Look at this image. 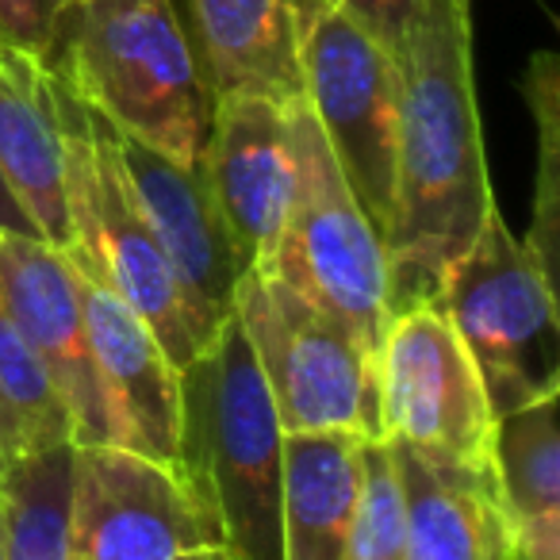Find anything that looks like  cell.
Instances as JSON below:
<instances>
[{"label":"cell","instance_id":"1","mask_svg":"<svg viewBox=\"0 0 560 560\" xmlns=\"http://www.w3.org/2000/svg\"><path fill=\"white\" fill-rule=\"evenodd\" d=\"M396 70V208L384 231L392 315L434 304L495 208L476 108L472 0H422Z\"/></svg>","mask_w":560,"mask_h":560},{"label":"cell","instance_id":"2","mask_svg":"<svg viewBox=\"0 0 560 560\" xmlns=\"http://www.w3.org/2000/svg\"><path fill=\"white\" fill-rule=\"evenodd\" d=\"M43 66L116 135L203 158L211 96L173 0H70Z\"/></svg>","mask_w":560,"mask_h":560},{"label":"cell","instance_id":"3","mask_svg":"<svg viewBox=\"0 0 560 560\" xmlns=\"http://www.w3.org/2000/svg\"><path fill=\"white\" fill-rule=\"evenodd\" d=\"M180 472L231 560H280L284 430L238 319L180 369Z\"/></svg>","mask_w":560,"mask_h":560},{"label":"cell","instance_id":"4","mask_svg":"<svg viewBox=\"0 0 560 560\" xmlns=\"http://www.w3.org/2000/svg\"><path fill=\"white\" fill-rule=\"evenodd\" d=\"M55 89L66 135V203H70L73 226V246L66 249V257L85 277L116 292L154 330L165 358L180 373L200 358L203 342L188 319L177 277L119 165L116 131L96 112H89L58 78Z\"/></svg>","mask_w":560,"mask_h":560},{"label":"cell","instance_id":"5","mask_svg":"<svg viewBox=\"0 0 560 560\" xmlns=\"http://www.w3.org/2000/svg\"><path fill=\"white\" fill-rule=\"evenodd\" d=\"M465 342L491 419L560 396V319L552 277L514 238L499 208L445 277L434 300Z\"/></svg>","mask_w":560,"mask_h":560},{"label":"cell","instance_id":"6","mask_svg":"<svg viewBox=\"0 0 560 560\" xmlns=\"http://www.w3.org/2000/svg\"><path fill=\"white\" fill-rule=\"evenodd\" d=\"M289 127L296 150V192L269 269L342 319L376 358L392 323L384 238L346 185L304 101L289 104Z\"/></svg>","mask_w":560,"mask_h":560},{"label":"cell","instance_id":"7","mask_svg":"<svg viewBox=\"0 0 560 560\" xmlns=\"http://www.w3.org/2000/svg\"><path fill=\"white\" fill-rule=\"evenodd\" d=\"M234 319L246 335L284 434L376 430L373 353L358 335L296 292L272 269H246L234 289Z\"/></svg>","mask_w":560,"mask_h":560},{"label":"cell","instance_id":"8","mask_svg":"<svg viewBox=\"0 0 560 560\" xmlns=\"http://www.w3.org/2000/svg\"><path fill=\"white\" fill-rule=\"evenodd\" d=\"M304 104L312 108L346 185L373 226L388 231L396 208L399 70L335 0H292Z\"/></svg>","mask_w":560,"mask_h":560},{"label":"cell","instance_id":"9","mask_svg":"<svg viewBox=\"0 0 560 560\" xmlns=\"http://www.w3.org/2000/svg\"><path fill=\"white\" fill-rule=\"evenodd\" d=\"M373 388L381 442L488 465L495 419L465 342L438 304H415L392 315L373 358Z\"/></svg>","mask_w":560,"mask_h":560},{"label":"cell","instance_id":"10","mask_svg":"<svg viewBox=\"0 0 560 560\" xmlns=\"http://www.w3.org/2000/svg\"><path fill=\"white\" fill-rule=\"evenodd\" d=\"M203 545L219 529L180 468L112 442L73 445V560H177Z\"/></svg>","mask_w":560,"mask_h":560},{"label":"cell","instance_id":"11","mask_svg":"<svg viewBox=\"0 0 560 560\" xmlns=\"http://www.w3.org/2000/svg\"><path fill=\"white\" fill-rule=\"evenodd\" d=\"M116 150L135 200L177 277L188 319L208 350L223 323L234 315V289L246 269L211 200L203 158L196 165H180L127 135H116Z\"/></svg>","mask_w":560,"mask_h":560},{"label":"cell","instance_id":"12","mask_svg":"<svg viewBox=\"0 0 560 560\" xmlns=\"http://www.w3.org/2000/svg\"><path fill=\"white\" fill-rule=\"evenodd\" d=\"M203 177L242 269H269L296 192L289 104L249 93L211 101Z\"/></svg>","mask_w":560,"mask_h":560},{"label":"cell","instance_id":"13","mask_svg":"<svg viewBox=\"0 0 560 560\" xmlns=\"http://www.w3.org/2000/svg\"><path fill=\"white\" fill-rule=\"evenodd\" d=\"M0 300L27 350L47 369L73 422V445H104L108 419L89 358L78 269L66 249L27 234H0Z\"/></svg>","mask_w":560,"mask_h":560},{"label":"cell","instance_id":"14","mask_svg":"<svg viewBox=\"0 0 560 560\" xmlns=\"http://www.w3.org/2000/svg\"><path fill=\"white\" fill-rule=\"evenodd\" d=\"M78 292L108 442L180 468V373L165 358L154 330L116 292L81 269Z\"/></svg>","mask_w":560,"mask_h":560},{"label":"cell","instance_id":"15","mask_svg":"<svg viewBox=\"0 0 560 560\" xmlns=\"http://www.w3.org/2000/svg\"><path fill=\"white\" fill-rule=\"evenodd\" d=\"M384 445L404 503L407 560H518L488 465Z\"/></svg>","mask_w":560,"mask_h":560},{"label":"cell","instance_id":"16","mask_svg":"<svg viewBox=\"0 0 560 560\" xmlns=\"http://www.w3.org/2000/svg\"><path fill=\"white\" fill-rule=\"evenodd\" d=\"M0 177L43 242L55 249L73 246L55 78L43 62L12 50H0Z\"/></svg>","mask_w":560,"mask_h":560},{"label":"cell","instance_id":"17","mask_svg":"<svg viewBox=\"0 0 560 560\" xmlns=\"http://www.w3.org/2000/svg\"><path fill=\"white\" fill-rule=\"evenodd\" d=\"M192 50L208 96L304 101L292 0H188Z\"/></svg>","mask_w":560,"mask_h":560},{"label":"cell","instance_id":"18","mask_svg":"<svg viewBox=\"0 0 560 560\" xmlns=\"http://www.w3.org/2000/svg\"><path fill=\"white\" fill-rule=\"evenodd\" d=\"M361 491V434H284L280 560H342Z\"/></svg>","mask_w":560,"mask_h":560},{"label":"cell","instance_id":"19","mask_svg":"<svg viewBox=\"0 0 560 560\" xmlns=\"http://www.w3.org/2000/svg\"><path fill=\"white\" fill-rule=\"evenodd\" d=\"M488 468L514 552H560L557 396L514 407L491 422Z\"/></svg>","mask_w":560,"mask_h":560},{"label":"cell","instance_id":"20","mask_svg":"<svg viewBox=\"0 0 560 560\" xmlns=\"http://www.w3.org/2000/svg\"><path fill=\"white\" fill-rule=\"evenodd\" d=\"M73 442L0 460V514L9 560L70 557Z\"/></svg>","mask_w":560,"mask_h":560},{"label":"cell","instance_id":"21","mask_svg":"<svg viewBox=\"0 0 560 560\" xmlns=\"http://www.w3.org/2000/svg\"><path fill=\"white\" fill-rule=\"evenodd\" d=\"M62 442H73L70 415L0 300V460Z\"/></svg>","mask_w":560,"mask_h":560},{"label":"cell","instance_id":"22","mask_svg":"<svg viewBox=\"0 0 560 560\" xmlns=\"http://www.w3.org/2000/svg\"><path fill=\"white\" fill-rule=\"evenodd\" d=\"M526 101L537 124V200H534V231L526 246L552 277L557 257V219H560V62L552 50H537L526 70Z\"/></svg>","mask_w":560,"mask_h":560},{"label":"cell","instance_id":"23","mask_svg":"<svg viewBox=\"0 0 560 560\" xmlns=\"http://www.w3.org/2000/svg\"><path fill=\"white\" fill-rule=\"evenodd\" d=\"M342 560H407L404 503L381 438H361V491Z\"/></svg>","mask_w":560,"mask_h":560},{"label":"cell","instance_id":"24","mask_svg":"<svg viewBox=\"0 0 560 560\" xmlns=\"http://www.w3.org/2000/svg\"><path fill=\"white\" fill-rule=\"evenodd\" d=\"M70 0H0V50L47 62Z\"/></svg>","mask_w":560,"mask_h":560},{"label":"cell","instance_id":"25","mask_svg":"<svg viewBox=\"0 0 560 560\" xmlns=\"http://www.w3.org/2000/svg\"><path fill=\"white\" fill-rule=\"evenodd\" d=\"M346 16H353L384 50L399 55L422 0H335Z\"/></svg>","mask_w":560,"mask_h":560},{"label":"cell","instance_id":"26","mask_svg":"<svg viewBox=\"0 0 560 560\" xmlns=\"http://www.w3.org/2000/svg\"><path fill=\"white\" fill-rule=\"evenodd\" d=\"M0 234H27V238H39L35 223L27 219V211L16 203V196L9 192L4 177H0Z\"/></svg>","mask_w":560,"mask_h":560},{"label":"cell","instance_id":"27","mask_svg":"<svg viewBox=\"0 0 560 560\" xmlns=\"http://www.w3.org/2000/svg\"><path fill=\"white\" fill-rule=\"evenodd\" d=\"M177 560H231V557H226L223 545H203V549H192V552H185V557H177Z\"/></svg>","mask_w":560,"mask_h":560},{"label":"cell","instance_id":"28","mask_svg":"<svg viewBox=\"0 0 560 560\" xmlns=\"http://www.w3.org/2000/svg\"><path fill=\"white\" fill-rule=\"evenodd\" d=\"M0 560H9V552H4V514H0Z\"/></svg>","mask_w":560,"mask_h":560}]
</instances>
